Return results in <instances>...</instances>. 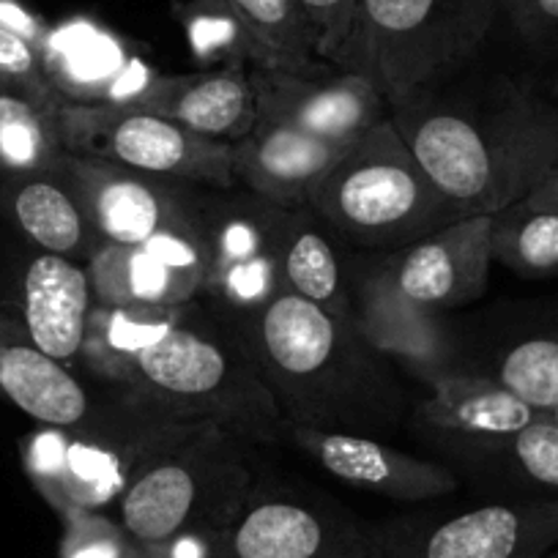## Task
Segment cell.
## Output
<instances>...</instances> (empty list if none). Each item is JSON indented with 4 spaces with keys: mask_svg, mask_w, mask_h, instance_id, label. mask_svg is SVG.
Instances as JSON below:
<instances>
[{
    "mask_svg": "<svg viewBox=\"0 0 558 558\" xmlns=\"http://www.w3.org/2000/svg\"><path fill=\"white\" fill-rule=\"evenodd\" d=\"M389 118L460 217L525 201L558 162V107L512 83L485 99L438 88L389 107Z\"/></svg>",
    "mask_w": 558,
    "mask_h": 558,
    "instance_id": "cell-1",
    "label": "cell"
},
{
    "mask_svg": "<svg viewBox=\"0 0 558 558\" xmlns=\"http://www.w3.org/2000/svg\"><path fill=\"white\" fill-rule=\"evenodd\" d=\"M225 320L288 425L367 436L400 418L402 395L384 359L348 320L286 291L260 310Z\"/></svg>",
    "mask_w": 558,
    "mask_h": 558,
    "instance_id": "cell-2",
    "label": "cell"
},
{
    "mask_svg": "<svg viewBox=\"0 0 558 558\" xmlns=\"http://www.w3.org/2000/svg\"><path fill=\"white\" fill-rule=\"evenodd\" d=\"M246 444L211 422H148L118 498L134 545L154 547L192 531L222 536L257 482Z\"/></svg>",
    "mask_w": 558,
    "mask_h": 558,
    "instance_id": "cell-3",
    "label": "cell"
},
{
    "mask_svg": "<svg viewBox=\"0 0 558 558\" xmlns=\"http://www.w3.org/2000/svg\"><path fill=\"white\" fill-rule=\"evenodd\" d=\"M123 389L151 418L211 422L252 444L288 433V418L233 337L192 318V307L134 359Z\"/></svg>",
    "mask_w": 558,
    "mask_h": 558,
    "instance_id": "cell-4",
    "label": "cell"
},
{
    "mask_svg": "<svg viewBox=\"0 0 558 558\" xmlns=\"http://www.w3.org/2000/svg\"><path fill=\"white\" fill-rule=\"evenodd\" d=\"M501 0H356L337 69L375 85L389 107L449 85L485 47Z\"/></svg>",
    "mask_w": 558,
    "mask_h": 558,
    "instance_id": "cell-5",
    "label": "cell"
},
{
    "mask_svg": "<svg viewBox=\"0 0 558 558\" xmlns=\"http://www.w3.org/2000/svg\"><path fill=\"white\" fill-rule=\"evenodd\" d=\"M310 211L362 250H402L463 219L422 170L391 118L375 123L315 186Z\"/></svg>",
    "mask_w": 558,
    "mask_h": 558,
    "instance_id": "cell-6",
    "label": "cell"
},
{
    "mask_svg": "<svg viewBox=\"0 0 558 558\" xmlns=\"http://www.w3.org/2000/svg\"><path fill=\"white\" fill-rule=\"evenodd\" d=\"M61 143L69 154L157 179L208 190H233L230 143L203 137L140 107H61Z\"/></svg>",
    "mask_w": 558,
    "mask_h": 558,
    "instance_id": "cell-7",
    "label": "cell"
},
{
    "mask_svg": "<svg viewBox=\"0 0 558 558\" xmlns=\"http://www.w3.org/2000/svg\"><path fill=\"white\" fill-rule=\"evenodd\" d=\"M367 558H542L558 547V498H504L364 525Z\"/></svg>",
    "mask_w": 558,
    "mask_h": 558,
    "instance_id": "cell-8",
    "label": "cell"
},
{
    "mask_svg": "<svg viewBox=\"0 0 558 558\" xmlns=\"http://www.w3.org/2000/svg\"><path fill=\"white\" fill-rule=\"evenodd\" d=\"M286 206L268 203L246 190L201 192V222L208 266L201 296L222 318L260 310L282 293L279 235Z\"/></svg>",
    "mask_w": 558,
    "mask_h": 558,
    "instance_id": "cell-9",
    "label": "cell"
},
{
    "mask_svg": "<svg viewBox=\"0 0 558 558\" xmlns=\"http://www.w3.org/2000/svg\"><path fill=\"white\" fill-rule=\"evenodd\" d=\"M217 558H367V534L331 496L257 480Z\"/></svg>",
    "mask_w": 558,
    "mask_h": 558,
    "instance_id": "cell-10",
    "label": "cell"
},
{
    "mask_svg": "<svg viewBox=\"0 0 558 558\" xmlns=\"http://www.w3.org/2000/svg\"><path fill=\"white\" fill-rule=\"evenodd\" d=\"M148 422L140 416L126 430L94 427L90 416L77 427L39 425L20 447L25 474L58 518L101 512L121 498Z\"/></svg>",
    "mask_w": 558,
    "mask_h": 558,
    "instance_id": "cell-11",
    "label": "cell"
},
{
    "mask_svg": "<svg viewBox=\"0 0 558 558\" xmlns=\"http://www.w3.org/2000/svg\"><path fill=\"white\" fill-rule=\"evenodd\" d=\"M45 66L61 107H146L162 74L112 31L74 17L50 28Z\"/></svg>",
    "mask_w": 558,
    "mask_h": 558,
    "instance_id": "cell-12",
    "label": "cell"
},
{
    "mask_svg": "<svg viewBox=\"0 0 558 558\" xmlns=\"http://www.w3.org/2000/svg\"><path fill=\"white\" fill-rule=\"evenodd\" d=\"M257 118L353 146L375 123L389 118V105L367 77L356 72L296 74L282 69H250Z\"/></svg>",
    "mask_w": 558,
    "mask_h": 558,
    "instance_id": "cell-13",
    "label": "cell"
},
{
    "mask_svg": "<svg viewBox=\"0 0 558 558\" xmlns=\"http://www.w3.org/2000/svg\"><path fill=\"white\" fill-rule=\"evenodd\" d=\"M391 288L422 310L465 307L485 296L493 266V214L463 217L378 257Z\"/></svg>",
    "mask_w": 558,
    "mask_h": 558,
    "instance_id": "cell-14",
    "label": "cell"
},
{
    "mask_svg": "<svg viewBox=\"0 0 558 558\" xmlns=\"http://www.w3.org/2000/svg\"><path fill=\"white\" fill-rule=\"evenodd\" d=\"M348 324L384 362L400 364L427 386L454 373V345L441 320L397 293L378 260H353L348 266Z\"/></svg>",
    "mask_w": 558,
    "mask_h": 558,
    "instance_id": "cell-15",
    "label": "cell"
},
{
    "mask_svg": "<svg viewBox=\"0 0 558 558\" xmlns=\"http://www.w3.org/2000/svg\"><path fill=\"white\" fill-rule=\"evenodd\" d=\"M69 170L101 244H146L197 211L201 192L181 181L157 179L77 154H69Z\"/></svg>",
    "mask_w": 558,
    "mask_h": 558,
    "instance_id": "cell-16",
    "label": "cell"
},
{
    "mask_svg": "<svg viewBox=\"0 0 558 558\" xmlns=\"http://www.w3.org/2000/svg\"><path fill=\"white\" fill-rule=\"evenodd\" d=\"M286 438H291L335 480L389 501L422 504L458 490V476L452 469L413 458L364 433L288 425Z\"/></svg>",
    "mask_w": 558,
    "mask_h": 558,
    "instance_id": "cell-17",
    "label": "cell"
},
{
    "mask_svg": "<svg viewBox=\"0 0 558 558\" xmlns=\"http://www.w3.org/2000/svg\"><path fill=\"white\" fill-rule=\"evenodd\" d=\"M348 148L351 146L257 118L244 137L230 143V170L241 190L277 206L302 208Z\"/></svg>",
    "mask_w": 558,
    "mask_h": 558,
    "instance_id": "cell-18",
    "label": "cell"
},
{
    "mask_svg": "<svg viewBox=\"0 0 558 558\" xmlns=\"http://www.w3.org/2000/svg\"><path fill=\"white\" fill-rule=\"evenodd\" d=\"M0 208L39 252L88 263L101 244L69 170V154L36 173L0 175Z\"/></svg>",
    "mask_w": 558,
    "mask_h": 558,
    "instance_id": "cell-19",
    "label": "cell"
},
{
    "mask_svg": "<svg viewBox=\"0 0 558 558\" xmlns=\"http://www.w3.org/2000/svg\"><path fill=\"white\" fill-rule=\"evenodd\" d=\"M94 291L85 263L36 252L20 282V313L28 340L72 367L80 359Z\"/></svg>",
    "mask_w": 558,
    "mask_h": 558,
    "instance_id": "cell-20",
    "label": "cell"
},
{
    "mask_svg": "<svg viewBox=\"0 0 558 558\" xmlns=\"http://www.w3.org/2000/svg\"><path fill=\"white\" fill-rule=\"evenodd\" d=\"M143 110L222 143H235L257 123L255 94L246 66L162 74Z\"/></svg>",
    "mask_w": 558,
    "mask_h": 558,
    "instance_id": "cell-21",
    "label": "cell"
},
{
    "mask_svg": "<svg viewBox=\"0 0 558 558\" xmlns=\"http://www.w3.org/2000/svg\"><path fill=\"white\" fill-rule=\"evenodd\" d=\"M0 391L47 427H77L90 416L85 386L69 364L28 340L23 320L0 318Z\"/></svg>",
    "mask_w": 558,
    "mask_h": 558,
    "instance_id": "cell-22",
    "label": "cell"
},
{
    "mask_svg": "<svg viewBox=\"0 0 558 558\" xmlns=\"http://www.w3.org/2000/svg\"><path fill=\"white\" fill-rule=\"evenodd\" d=\"M536 416L539 411L525 405L490 375L474 373L444 375L430 386L427 400L418 402V418L430 430L463 438L465 449L501 441Z\"/></svg>",
    "mask_w": 558,
    "mask_h": 558,
    "instance_id": "cell-23",
    "label": "cell"
},
{
    "mask_svg": "<svg viewBox=\"0 0 558 558\" xmlns=\"http://www.w3.org/2000/svg\"><path fill=\"white\" fill-rule=\"evenodd\" d=\"M279 282L282 291L313 302L335 318L348 320V266L331 244L326 225L307 206L288 208L279 235Z\"/></svg>",
    "mask_w": 558,
    "mask_h": 558,
    "instance_id": "cell-24",
    "label": "cell"
},
{
    "mask_svg": "<svg viewBox=\"0 0 558 558\" xmlns=\"http://www.w3.org/2000/svg\"><path fill=\"white\" fill-rule=\"evenodd\" d=\"M96 304L112 307H184L201 291L159 260L148 246L99 244L85 263Z\"/></svg>",
    "mask_w": 558,
    "mask_h": 558,
    "instance_id": "cell-25",
    "label": "cell"
},
{
    "mask_svg": "<svg viewBox=\"0 0 558 558\" xmlns=\"http://www.w3.org/2000/svg\"><path fill=\"white\" fill-rule=\"evenodd\" d=\"M61 101L0 74V175H25L56 165L61 143Z\"/></svg>",
    "mask_w": 558,
    "mask_h": 558,
    "instance_id": "cell-26",
    "label": "cell"
},
{
    "mask_svg": "<svg viewBox=\"0 0 558 558\" xmlns=\"http://www.w3.org/2000/svg\"><path fill=\"white\" fill-rule=\"evenodd\" d=\"M190 307H112L94 302L77 362L99 378L123 386L134 359L162 340Z\"/></svg>",
    "mask_w": 558,
    "mask_h": 558,
    "instance_id": "cell-27",
    "label": "cell"
},
{
    "mask_svg": "<svg viewBox=\"0 0 558 558\" xmlns=\"http://www.w3.org/2000/svg\"><path fill=\"white\" fill-rule=\"evenodd\" d=\"M487 375L534 411L550 413L558 408V307L514 331Z\"/></svg>",
    "mask_w": 558,
    "mask_h": 558,
    "instance_id": "cell-28",
    "label": "cell"
},
{
    "mask_svg": "<svg viewBox=\"0 0 558 558\" xmlns=\"http://www.w3.org/2000/svg\"><path fill=\"white\" fill-rule=\"evenodd\" d=\"M469 452L514 493L512 498H558V425L550 413H539L523 430Z\"/></svg>",
    "mask_w": 558,
    "mask_h": 558,
    "instance_id": "cell-29",
    "label": "cell"
},
{
    "mask_svg": "<svg viewBox=\"0 0 558 558\" xmlns=\"http://www.w3.org/2000/svg\"><path fill=\"white\" fill-rule=\"evenodd\" d=\"M266 58V69L307 74L320 69L313 31L299 0H225Z\"/></svg>",
    "mask_w": 558,
    "mask_h": 558,
    "instance_id": "cell-30",
    "label": "cell"
},
{
    "mask_svg": "<svg viewBox=\"0 0 558 558\" xmlns=\"http://www.w3.org/2000/svg\"><path fill=\"white\" fill-rule=\"evenodd\" d=\"M523 279L558 277V211L523 201L493 214V263Z\"/></svg>",
    "mask_w": 558,
    "mask_h": 558,
    "instance_id": "cell-31",
    "label": "cell"
},
{
    "mask_svg": "<svg viewBox=\"0 0 558 558\" xmlns=\"http://www.w3.org/2000/svg\"><path fill=\"white\" fill-rule=\"evenodd\" d=\"M173 14L184 28L192 58L203 72L228 66L266 69L260 47L225 0H186L175 3Z\"/></svg>",
    "mask_w": 558,
    "mask_h": 558,
    "instance_id": "cell-32",
    "label": "cell"
},
{
    "mask_svg": "<svg viewBox=\"0 0 558 558\" xmlns=\"http://www.w3.org/2000/svg\"><path fill=\"white\" fill-rule=\"evenodd\" d=\"M63 520L58 558H132L137 545L105 512H74Z\"/></svg>",
    "mask_w": 558,
    "mask_h": 558,
    "instance_id": "cell-33",
    "label": "cell"
},
{
    "mask_svg": "<svg viewBox=\"0 0 558 558\" xmlns=\"http://www.w3.org/2000/svg\"><path fill=\"white\" fill-rule=\"evenodd\" d=\"M315 39V52L324 63L337 66L351 34L356 0H299Z\"/></svg>",
    "mask_w": 558,
    "mask_h": 558,
    "instance_id": "cell-34",
    "label": "cell"
},
{
    "mask_svg": "<svg viewBox=\"0 0 558 558\" xmlns=\"http://www.w3.org/2000/svg\"><path fill=\"white\" fill-rule=\"evenodd\" d=\"M501 12L531 47L558 52V0H501Z\"/></svg>",
    "mask_w": 558,
    "mask_h": 558,
    "instance_id": "cell-35",
    "label": "cell"
},
{
    "mask_svg": "<svg viewBox=\"0 0 558 558\" xmlns=\"http://www.w3.org/2000/svg\"><path fill=\"white\" fill-rule=\"evenodd\" d=\"M0 74H3V77L20 80V83L34 85V88L45 90L52 99H58L56 88H52L50 77H47L45 52H41V47L25 39V36L12 34V31L7 28H0Z\"/></svg>",
    "mask_w": 558,
    "mask_h": 558,
    "instance_id": "cell-36",
    "label": "cell"
},
{
    "mask_svg": "<svg viewBox=\"0 0 558 558\" xmlns=\"http://www.w3.org/2000/svg\"><path fill=\"white\" fill-rule=\"evenodd\" d=\"M222 536L214 534H179L162 545L143 547L148 558H217V547Z\"/></svg>",
    "mask_w": 558,
    "mask_h": 558,
    "instance_id": "cell-37",
    "label": "cell"
},
{
    "mask_svg": "<svg viewBox=\"0 0 558 558\" xmlns=\"http://www.w3.org/2000/svg\"><path fill=\"white\" fill-rule=\"evenodd\" d=\"M0 28L25 36V39L39 47H45L47 36H50V25L39 14L28 12L17 0H0Z\"/></svg>",
    "mask_w": 558,
    "mask_h": 558,
    "instance_id": "cell-38",
    "label": "cell"
},
{
    "mask_svg": "<svg viewBox=\"0 0 558 558\" xmlns=\"http://www.w3.org/2000/svg\"><path fill=\"white\" fill-rule=\"evenodd\" d=\"M523 203L525 206L553 208V211H558V162L553 165V170L545 175V181H542V184L536 186V190L531 192Z\"/></svg>",
    "mask_w": 558,
    "mask_h": 558,
    "instance_id": "cell-39",
    "label": "cell"
},
{
    "mask_svg": "<svg viewBox=\"0 0 558 558\" xmlns=\"http://www.w3.org/2000/svg\"><path fill=\"white\" fill-rule=\"evenodd\" d=\"M550 94H553V99L558 101V69H556V74H553V80H550Z\"/></svg>",
    "mask_w": 558,
    "mask_h": 558,
    "instance_id": "cell-40",
    "label": "cell"
},
{
    "mask_svg": "<svg viewBox=\"0 0 558 558\" xmlns=\"http://www.w3.org/2000/svg\"><path fill=\"white\" fill-rule=\"evenodd\" d=\"M132 558H148V556H146V550H143V547H137V550L132 553Z\"/></svg>",
    "mask_w": 558,
    "mask_h": 558,
    "instance_id": "cell-41",
    "label": "cell"
},
{
    "mask_svg": "<svg viewBox=\"0 0 558 558\" xmlns=\"http://www.w3.org/2000/svg\"><path fill=\"white\" fill-rule=\"evenodd\" d=\"M550 418H553V422H556V425H558V408H553V411H550Z\"/></svg>",
    "mask_w": 558,
    "mask_h": 558,
    "instance_id": "cell-42",
    "label": "cell"
},
{
    "mask_svg": "<svg viewBox=\"0 0 558 558\" xmlns=\"http://www.w3.org/2000/svg\"><path fill=\"white\" fill-rule=\"evenodd\" d=\"M542 558H558V547H556V550L547 553V556H542Z\"/></svg>",
    "mask_w": 558,
    "mask_h": 558,
    "instance_id": "cell-43",
    "label": "cell"
}]
</instances>
